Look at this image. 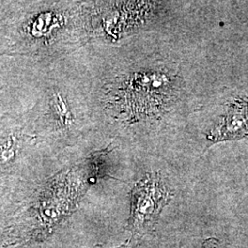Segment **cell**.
I'll use <instances>...</instances> for the list:
<instances>
[{"label": "cell", "mask_w": 248, "mask_h": 248, "mask_svg": "<svg viewBox=\"0 0 248 248\" xmlns=\"http://www.w3.org/2000/svg\"><path fill=\"white\" fill-rule=\"evenodd\" d=\"M116 90V108L127 123L157 118L176 101L179 78L163 69L133 72L124 76Z\"/></svg>", "instance_id": "1"}, {"label": "cell", "mask_w": 248, "mask_h": 248, "mask_svg": "<svg viewBox=\"0 0 248 248\" xmlns=\"http://www.w3.org/2000/svg\"><path fill=\"white\" fill-rule=\"evenodd\" d=\"M204 248H221L218 244H217V241L215 240H207L205 241V243L203 244Z\"/></svg>", "instance_id": "4"}, {"label": "cell", "mask_w": 248, "mask_h": 248, "mask_svg": "<svg viewBox=\"0 0 248 248\" xmlns=\"http://www.w3.org/2000/svg\"><path fill=\"white\" fill-rule=\"evenodd\" d=\"M173 196L160 173H147L133 187L127 229L140 237L154 232L160 214Z\"/></svg>", "instance_id": "2"}, {"label": "cell", "mask_w": 248, "mask_h": 248, "mask_svg": "<svg viewBox=\"0 0 248 248\" xmlns=\"http://www.w3.org/2000/svg\"><path fill=\"white\" fill-rule=\"evenodd\" d=\"M248 136V94L230 98L208 133L211 142L239 140Z\"/></svg>", "instance_id": "3"}, {"label": "cell", "mask_w": 248, "mask_h": 248, "mask_svg": "<svg viewBox=\"0 0 248 248\" xmlns=\"http://www.w3.org/2000/svg\"><path fill=\"white\" fill-rule=\"evenodd\" d=\"M128 248V243H125L124 245H122V246H120V247H117V248Z\"/></svg>", "instance_id": "5"}]
</instances>
